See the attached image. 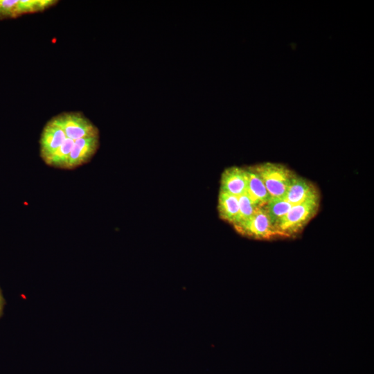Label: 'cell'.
Listing matches in <instances>:
<instances>
[{
    "label": "cell",
    "mask_w": 374,
    "mask_h": 374,
    "mask_svg": "<svg viewBox=\"0 0 374 374\" xmlns=\"http://www.w3.org/2000/svg\"><path fill=\"white\" fill-rule=\"evenodd\" d=\"M319 206V196L294 205L275 225L278 236L290 237L298 233L316 215Z\"/></svg>",
    "instance_id": "cell-1"
},
{
    "label": "cell",
    "mask_w": 374,
    "mask_h": 374,
    "mask_svg": "<svg viewBox=\"0 0 374 374\" xmlns=\"http://www.w3.org/2000/svg\"><path fill=\"white\" fill-rule=\"evenodd\" d=\"M261 179L271 197H283L294 175L284 165L264 163L250 167Z\"/></svg>",
    "instance_id": "cell-2"
},
{
    "label": "cell",
    "mask_w": 374,
    "mask_h": 374,
    "mask_svg": "<svg viewBox=\"0 0 374 374\" xmlns=\"http://www.w3.org/2000/svg\"><path fill=\"white\" fill-rule=\"evenodd\" d=\"M55 118L65 134L73 139L99 137L98 127L80 112H62Z\"/></svg>",
    "instance_id": "cell-3"
},
{
    "label": "cell",
    "mask_w": 374,
    "mask_h": 374,
    "mask_svg": "<svg viewBox=\"0 0 374 374\" xmlns=\"http://www.w3.org/2000/svg\"><path fill=\"white\" fill-rule=\"evenodd\" d=\"M233 226L241 235L254 239H270L278 236L265 206H258L249 219Z\"/></svg>",
    "instance_id": "cell-4"
},
{
    "label": "cell",
    "mask_w": 374,
    "mask_h": 374,
    "mask_svg": "<svg viewBox=\"0 0 374 374\" xmlns=\"http://www.w3.org/2000/svg\"><path fill=\"white\" fill-rule=\"evenodd\" d=\"M57 2L56 0H0V20L42 12Z\"/></svg>",
    "instance_id": "cell-5"
},
{
    "label": "cell",
    "mask_w": 374,
    "mask_h": 374,
    "mask_svg": "<svg viewBox=\"0 0 374 374\" xmlns=\"http://www.w3.org/2000/svg\"><path fill=\"white\" fill-rule=\"evenodd\" d=\"M247 187V169L233 166L226 169L222 174L220 191L240 197L246 193Z\"/></svg>",
    "instance_id": "cell-6"
},
{
    "label": "cell",
    "mask_w": 374,
    "mask_h": 374,
    "mask_svg": "<svg viewBox=\"0 0 374 374\" xmlns=\"http://www.w3.org/2000/svg\"><path fill=\"white\" fill-rule=\"evenodd\" d=\"M317 196H319V193L311 182L294 175L290 181L283 197L294 206Z\"/></svg>",
    "instance_id": "cell-7"
},
{
    "label": "cell",
    "mask_w": 374,
    "mask_h": 374,
    "mask_svg": "<svg viewBox=\"0 0 374 374\" xmlns=\"http://www.w3.org/2000/svg\"><path fill=\"white\" fill-rule=\"evenodd\" d=\"M247 195L257 206H264L271 197L259 176L251 168L247 169Z\"/></svg>",
    "instance_id": "cell-8"
},
{
    "label": "cell",
    "mask_w": 374,
    "mask_h": 374,
    "mask_svg": "<svg viewBox=\"0 0 374 374\" xmlns=\"http://www.w3.org/2000/svg\"><path fill=\"white\" fill-rule=\"evenodd\" d=\"M217 210L222 220L234 225L238 218V197L220 191Z\"/></svg>",
    "instance_id": "cell-9"
},
{
    "label": "cell",
    "mask_w": 374,
    "mask_h": 374,
    "mask_svg": "<svg viewBox=\"0 0 374 374\" xmlns=\"http://www.w3.org/2000/svg\"><path fill=\"white\" fill-rule=\"evenodd\" d=\"M293 206L284 197H271L265 208L268 215V217L274 226L277 222L283 217Z\"/></svg>",
    "instance_id": "cell-10"
},
{
    "label": "cell",
    "mask_w": 374,
    "mask_h": 374,
    "mask_svg": "<svg viewBox=\"0 0 374 374\" xmlns=\"http://www.w3.org/2000/svg\"><path fill=\"white\" fill-rule=\"evenodd\" d=\"M238 218L237 222L234 225L240 224L249 219L254 213L256 208L258 207L251 202L247 193H244L238 197Z\"/></svg>",
    "instance_id": "cell-11"
},
{
    "label": "cell",
    "mask_w": 374,
    "mask_h": 374,
    "mask_svg": "<svg viewBox=\"0 0 374 374\" xmlns=\"http://www.w3.org/2000/svg\"><path fill=\"white\" fill-rule=\"evenodd\" d=\"M3 299L1 294V292L0 290V316L3 310Z\"/></svg>",
    "instance_id": "cell-12"
}]
</instances>
